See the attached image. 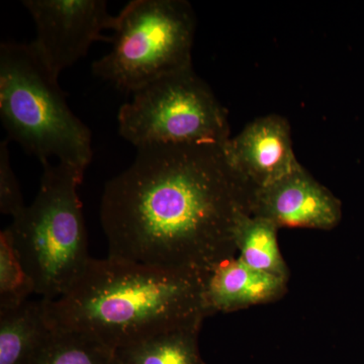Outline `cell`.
<instances>
[{
  "mask_svg": "<svg viewBox=\"0 0 364 364\" xmlns=\"http://www.w3.org/2000/svg\"><path fill=\"white\" fill-rule=\"evenodd\" d=\"M222 146L136 149L102 193L107 257L202 277L229 259L251 191L230 170Z\"/></svg>",
  "mask_w": 364,
  "mask_h": 364,
  "instance_id": "6da1fadb",
  "label": "cell"
},
{
  "mask_svg": "<svg viewBox=\"0 0 364 364\" xmlns=\"http://www.w3.org/2000/svg\"><path fill=\"white\" fill-rule=\"evenodd\" d=\"M203 287L202 275L90 258L65 294L44 299L46 314L55 330L87 335L117 351L202 322Z\"/></svg>",
  "mask_w": 364,
  "mask_h": 364,
  "instance_id": "7a4b0ae2",
  "label": "cell"
},
{
  "mask_svg": "<svg viewBox=\"0 0 364 364\" xmlns=\"http://www.w3.org/2000/svg\"><path fill=\"white\" fill-rule=\"evenodd\" d=\"M58 80L31 44L0 46V119L7 139L42 164L54 157L85 174L92 135L71 111Z\"/></svg>",
  "mask_w": 364,
  "mask_h": 364,
  "instance_id": "3957f363",
  "label": "cell"
},
{
  "mask_svg": "<svg viewBox=\"0 0 364 364\" xmlns=\"http://www.w3.org/2000/svg\"><path fill=\"white\" fill-rule=\"evenodd\" d=\"M35 200L9 225L14 248L41 299L65 294L90 259L78 188L85 174L43 163Z\"/></svg>",
  "mask_w": 364,
  "mask_h": 364,
  "instance_id": "277c9868",
  "label": "cell"
},
{
  "mask_svg": "<svg viewBox=\"0 0 364 364\" xmlns=\"http://www.w3.org/2000/svg\"><path fill=\"white\" fill-rule=\"evenodd\" d=\"M112 32V49L91 68L123 92L193 67L196 16L188 1L133 0L117 14Z\"/></svg>",
  "mask_w": 364,
  "mask_h": 364,
  "instance_id": "5b68a950",
  "label": "cell"
},
{
  "mask_svg": "<svg viewBox=\"0 0 364 364\" xmlns=\"http://www.w3.org/2000/svg\"><path fill=\"white\" fill-rule=\"evenodd\" d=\"M119 134L136 149L150 146L224 145L226 109L193 67L132 93L117 114Z\"/></svg>",
  "mask_w": 364,
  "mask_h": 364,
  "instance_id": "8992f818",
  "label": "cell"
},
{
  "mask_svg": "<svg viewBox=\"0 0 364 364\" xmlns=\"http://www.w3.org/2000/svg\"><path fill=\"white\" fill-rule=\"evenodd\" d=\"M32 16L36 37L30 44L54 75L87 55L98 41L111 42L102 32L114 30L117 16L105 0H23Z\"/></svg>",
  "mask_w": 364,
  "mask_h": 364,
  "instance_id": "52a82bcc",
  "label": "cell"
},
{
  "mask_svg": "<svg viewBox=\"0 0 364 364\" xmlns=\"http://www.w3.org/2000/svg\"><path fill=\"white\" fill-rule=\"evenodd\" d=\"M222 148L230 170L251 191L301 166L294 153L291 127L277 114L254 119Z\"/></svg>",
  "mask_w": 364,
  "mask_h": 364,
  "instance_id": "ba28073f",
  "label": "cell"
},
{
  "mask_svg": "<svg viewBox=\"0 0 364 364\" xmlns=\"http://www.w3.org/2000/svg\"><path fill=\"white\" fill-rule=\"evenodd\" d=\"M250 213L277 227L330 230L341 219V203L303 166L265 188L254 189Z\"/></svg>",
  "mask_w": 364,
  "mask_h": 364,
  "instance_id": "9c48e42d",
  "label": "cell"
},
{
  "mask_svg": "<svg viewBox=\"0 0 364 364\" xmlns=\"http://www.w3.org/2000/svg\"><path fill=\"white\" fill-rule=\"evenodd\" d=\"M287 279L248 267L240 258L223 261L203 277L205 315L231 312L279 296Z\"/></svg>",
  "mask_w": 364,
  "mask_h": 364,
  "instance_id": "30bf717a",
  "label": "cell"
},
{
  "mask_svg": "<svg viewBox=\"0 0 364 364\" xmlns=\"http://www.w3.org/2000/svg\"><path fill=\"white\" fill-rule=\"evenodd\" d=\"M54 332L44 299L0 311V364H33Z\"/></svg>",
  "mask_w": 364,
  "mask_h": 364,
  "instance_id": "8fae6325",
  "label": "cell"
},
{
  "mask_svg": "<svg viewBox=\"0 0 364 364\" xmlns=\"http://www.w3.org/2000/svg\"><path fill=\"white\" fill-rule=\"evenodd\" d=\"M200 323L172 328L117 350L122 364H207L198 348Z\"/></svg>",
  "mask_w": 364,
  "mask_h": 364,
  "instance_id": "7c38bea8",
  "label": "cell"
},
{
  "mask_svg": "<svg viewBox=\"0 0 364 364\" xmlns=\"http://www.w3.org/2000/svg\"><path fill=\"white\" fill-rule=\"evenodd\" d=\"M279 227L267 218L243 210L237 215L233 229L235 248L248 267L287 279V267L277 245Z\"/></svg>",
  "mask_w": 364,
  "mask_h": 364,
  "instance_id": "4fadbf2b",
  "label": "cell"
},
{
  "mask_svg": "<svg viewBox=\"0 0 364 364\" xmlns=\"http://www.w3.org/2000/svg\"><path fill=\"white\" fill-rule=\"evenodd\" d=\"M33 364L122 363L116 350L87 335L55 330L52 338Z\"/></svg>",
  "mask_w": 364,
  "mask_h": 364,
  "instance_id": "5bb4252c",
  "label": "cell"
},
{
  "mask_svg": "<svg viewBox=\"0 0 364 364\" xmlns=\"http://www.w3.org/2000/svg\"><path fill=\"white\" fill-rule=\"evenodd\" d=\"M35 294L30 275L14 248L9 228L0 233V311L18 308Z\"/></svg>",
  "mask_w": 364,
  "mask_h": 364,
  "instance_id": "9a60e30c",
  "label": "cell"
},
{
  "mask_svg": "<svg viewBox=\"0 0 364 364\" xmlns=\"http://www.w3.org/2000/svg\"><path fill=\"white\" fill-rule=\"evenodd\" d=\"M21 186L11 166L9 139L0 143V212L16 218L25 210Z\"/></svg>",
  "mask_w": 364,
  "mask_h": 364,
  "instance_id": "2e32d148",
  "label": "cell"
}]
</instances>
